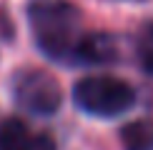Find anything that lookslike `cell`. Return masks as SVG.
I'll return each instance as SVG.
<instances>
[{
  "label": "cell",
  "instance_id": "8992f818",
  "mask_svg": "<svg viewBox=\"0 0 153 150\" xmlns=\"http://www.w3.org/2000/svg\"><path fill=\"white\" fill-rule=\"evenodd\" d=\"M120 143L126 150H153V118H141L123 125Z\"/></svg>",
  "mask_w": 153,
  "mask_h": 150
},
{
  "label": "cell",
  "instance_id": "3957f363",
  "mask_svg": "<svg viewBox=\"0 0 153 150\" xmlns=\"http://www.w3.org/2000/svg\"><path fill=\"white\" fill-rule=\"evenodd\" d=\"M15 103L33 115H53L63 103L58 80L45 70H23L13 83Z\"/></svg>",
  "mask_w": 153,
  "mask_h": 150
},
{
  "label": "cell",
  "instance_id": "7a4b0ae2",
  "mask_svg": "<svg viewBox=\"0 0 153 150\" xmlns=\"http://www.w3.org/2000/svg\"><path fill=\"white\" fill-rule=\"evenodd\" d=\"M73 100L88 115L113 118V115L126 112L136 103V93L120 78H113V75H88V78L75 83Z\"/></svg>",
  "mask_w": 153,
  "mask_h": 150
},
{
  "label": "cell",
  "instance_id": "277c9868",
  "mask_svg": "<svg viewBox=\"0 0 153 150\" xmlns=\"http://www.w3.org/2000/svg\"><path fill=\"white\" fill-rule=\"evenodd\" d=\"M0 150H53V140L33 135L20 120H5L0 125Z\"/></svg>",
  "mask_w": 153,
  "mask_h": 150
},
{
  "label": "cell",
  "instance_id": "6da1fadb",
  "mask_svg": "<svg viewBox=\"0 0 153 150\" xmlns=\"http://www.w3.org/2000/svg\"><path fill=\"white\" fill-rule=\"evenodd\" d=\"M30 25L40 50L60 62H73L80 40L85 38L80 28V12L75 5L63 0H45L30 5Z\"/></svg>",
  "mask_w": 153,
  "mask_h": 150
},
{
  "label": "cell",
  "instance_id": "52a82bcc",
  "mask_svg": "<svg viewBox=\"0 0 153 150\" xmlns=\"http://www.w3.org/2000/svg\"><path fill=\"white\" fill-rule=\"evenodd\" d=\"M138 58H141L143 70L153 75V23L146 25L141 38H138Z\"/></svg>",
  "mask_w": 153,
  "mask_h": 150
},
{
  "label": "cell",
  "instance_id": "5b68a950",
  "mask_svg": "<svg viewBox=\"0 0 153 150\" xmlns=\"http://www.w3.org/2000/svg\"><path fill=\"white\" fill-rule=\"evenodd\" d=\"M116 58V40L103 33H85L78 50L73 55V62L83 65H98V62H111Z\"/></svg>",
  "mask_w": 153,
  "mask_h": 150
}]
</instances>
